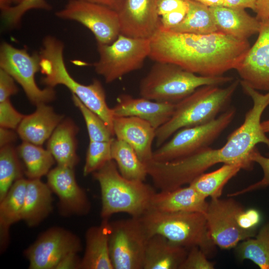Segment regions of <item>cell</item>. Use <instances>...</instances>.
Here are the masks:
<instances>
[{"label": "cell", "mask_w": 269, "mask_h": 269, "mask_svg": "<svg viewBox=\"0 0 269 269\" xmlns=\"http://www.w3.org/2000/svg\"><path fill=\"white\" fill-rule=\"evenodd\" d=\"M255 12L259 21L269 18V0H256Z\"/></svg>", "instance_id": "obj_43"}, {"label": "cell", "mask_w": 269, "mask_h": 269, "mask_svg": "<svg viewBox=\"0 0 269 269\" xmlns=\"http://www.w3.org/2000/svg\"><path fill=\"white\" fill-rule=\"evenodd\" d=\"M78 128L69 120L62 121L49 137L47 149L58 165L74 168L79 162L76 153Z\"/></svg>", "instance_id": "obj_25"}, {"label": "cell", "mask_w": 269, "mask_h": 269, "mask_svg": "<svg viewBox=\"0 0 269 269\" xmlns=\"http://www.w3.org/2000/svg\"><path fill=\"white\" fill-rule=\"evenodd\" d=\"M46 175L47 184L59 198L61 214L85 215L90 211V202L76 181L74 168L57 165Z\"/></svg>", "instance_id": "obj_15"}, {"label": "cell", "mask_w": 269, "mask_h": 269, "mask_svg": "<svg viewBox=\"0 0 269 269\" xmlns=\"http://www.w3.org/2000/svg\"><path fill=\"white\" fill-rule=\"evenodd\" d=\"M61 19L76 21L88 28L97 43L109 44L121 34L118 12L108 6L82 0H69L55 13Z\"/></svg>", "instance_id": "obj_12"}, {"label": "cell", "mask_w": 269, "mask_h": 269, "mask_svg": "<svg viewBox=\"0 0 269 269\" xmlns=\"http://www.w3.org/2000/svg\"><path fill=\"white\" fill-rule=\"evenodd\" d=\"M150 237L139 218L110 222L109 251L114 269H143Z\"/></svg>", "instance_id": "obj_9"}, {"label": "cell", "mask_w": 269, "mask_h": 269, "mask_svg": "<svg viewBox=\"0 0 269 269\" xmlns=\"http://www.w3.org/2000/svg\"><path fill=\"white\" fill-rule=\"evenodd\" d=\"M261 126L265 133H269V120L261 122Z\"/></svg>", "instance_id": "obj_49"}, {"label": "cell", "mask_w": 269, "mask_h": 269, "mask_svg": "<svg viewBox=\"0 0 269 269\" xmlns=\"http://www.w3.org/2000/svg\"><path fill=\"white\" fill-rule=\"evenodd\" d=\"M16 138V134L11 130L0 127V147L11 145Z\"/></svg>", "instance_id": "obj_45"}, {"label": "cell", "mask_w": 269, "mask_h": 269, "mask_svg": "<svg viewBox=\"0 0 269 269\" xmlns=\"http://www.w3.org/2000/svg\"><path fill=\"white\" fill-rule=\"evenodd\" d=\"M98 60L95 72L107 83L141 68L150 52V39L134 38L120 34L109 44L97 43Z\"/></svg>", "instance_id": "obj_7"}, {"label": "cell", "mask_w": 269, "mask_h": 269, "mask_svg": "<svg viewBox=\"0 0 269 269\" xmlns=\"http://www.w3.org/2000/svg\"><path fill=\"white\" fill-rule=\"evenodd\" d=\"M77 253H72L67 255L58 264L56 269H79L81 259H79Z\"/></svg>", "instance_id": "obj_42"}, {"label": "cell", "mask_w": 269, "mask_h": 269, "mask_svg": "<svg viewBox=\"0 0 269 269\" xmlns=\"http://www.w3.org/2000/svg\"><path fill=\"white\" fill-rule=\"evenodd\" d=\"M52 190L40 179H28L21 220L38 225L52 210Z\"/></svg>", "instance_id": "obj_24"}, {"label": "cell", "mask_w": 269, "mask_h": 269, "mask_svg": "<svg viewBox=\"0 0 269 269\" xmlns=\"http://www.w3.org/2000/svg\"><path fill=\"white\" fill-rule=\"evenodd\" d=\"M158 0H124L118 13L120 32L124 35L150 39L160 25Z\"/></svg>", "instance_id": "obj_14"}, {"label": "cell", "mask_w": 269, "mask_h": 269, "mask_svg": "<svg viewBox=\"0 0 269 269\" xmlns=\"http://www.w3.org/2000/svg\"><path fill=\"white\" fill-rule=\"evenodd\" d=\"M259 36L237 68L242 80L256 90L269 91V18L260 21Z\"/></svg>", "instance_id": "obj_16"}, {"label": "cell", "mask_w": 269, "mask_h": 269, "mask_svg": "<svg viewBox=\"0 0 269 269\" xmlns=\"http://www.w3.org/2000/svg\"><path fill=\"white\" fill-rule=\"evenodd\" d=\"M175 104L155 101L141 97L123 94L112 108L114 117H135L148 122L155 130L166 123L172 116Z\"/></svg>", "instance_id": "obj_18"}, {"label": "cell", "mask_w": 269, "mask_h": 269, "mask_svg": "<svg viewBox=\"0 0 269 269\" xmlns=\"http://www.w3.org/2000/svg\"><path fill=\"white\" fill-rule=\"evenodd\" d=\"M206 199L188 185L155 192L149 209L164 212H199L205 214L208 204Z\"/></svg>", "instance_id": "obj_19"}, {"label": "cell", "mask_w": 269, "mask_h": 269, "mask_svg": "<svg viewBox=\"0 0 269 269\" xmlns=\"http://www.w3.org/2000/svg\"><path fill=\"white\" fill-rule=\"evenodd\" d=\"M149 58L170 63L203 76H219L237 69L250 48L242 40L224 33H182L166 30L160 25L150 38Z\"/></svg>", "instance_id": "obj_1"}, {"label": "cell", "mask_w": 269, "mask_h": 269, "mask_svg": "<svg viewBox=\"0 0 269 269\" xmlns=\"http://www.w3.org/2000/svg\"><path fill=\"white\" fill-rule=\"evenodd\" d=\"M188 5V0H158V12L159 16Z\"/></svg>", "instance_id": "obj_41"}, {"label": "cell", "mask_w": 269, "mask_h": 269, "mask_svg": "<svg viewBox=\"0 0 269 269\" xmlns=\"http://www.w3.org/2000/svg\"><path fill=\"white\" fill-rule=\"evenodd\" d=\"M188 9L187 7L164 14L160 17V26L170 30L179 24L185 18Z\"/></svg>", "instance_id": "obj_40"}, {"label": "cell", "mask_w": 269, "mask_h": 269, "mask_svg": "<svg viewBox=\"0 0 269 269\" xmlns=\"http://www.w3.org/2000/svg\"><path fill=\"white\" fill-rule=\"evenodd\" d=\"M39 53L29 54L6 42L0 47V67L8 73L22 88L31 103L37 106L46 104L55 98L54 88L41 89L36 83L35 76L40 70Z\"/></svg>", "instance_id": "obj_10"}, {"label": "cell", "mask_w": 269, "mask_h": 269, "mask_svg": "<svg viewBox=\"0 0 269 269\" xmlns=\"http://www.w3.org/2000/svg\"><path fill=\"white\" fill-rule=\"evenodd\" d=\"M110 222L90 227L85 235L86 247L80 269H114L109 251Z\"/></svg>", "instance_id": "obj_22"}, {"label": "cell", "mask_w": 269, "mask_h": 269, "mask_svg": "<svg viewBox=\"0 0 269 269\" xmlns=\"http://www.w3.org/2000/svg\"><path fill=\"white\" fill-rule=\"evenodd\" d=\"M33 9L49 10L51 6L45 0H24L17 5L1 10L2 21L4 26L9 28L16 27L24 14Z\"/></svg>", "instance_id": "obj_35"}, {"label": "cell", "mask_w": 269, "mask_h": 269, "mask_svg": "<svg viewBox=\"0 0 269 269\" xmlns=\"http://www.w3.org/2000/svg\"><path fill=\"white\" fill-rule=\"evenodd\" d=\"M160 235L151 236L145 251L143 269H179L188 252Z\"/></svg>", "instance_id": "obj_23"}, {"label": "cell", "mask_w": 269, "mask_h": 269, "mask_svg": "<svg viewBox=\"0 0 269 269\" xmlns=\"http://www.w3.org/2000/svg\"><path fill=\"white\" fill-rule=\"evenodd\" d=\"M14 81L8 73L0 69V102L9 99L11 96L18 92Z\"/></svg>", "instance_id": "obj_39"}, {"label": "cell", "mask_w": 269, "mask_h": 269, "mask_svg": "<svg viewBox=\"0 0 269 269\" xmlns=\"http://www.w3.org/2000/svg\"><path fill=\"white\" fill-rule=\"evenodd\" d=\"M23 172L17 151L11 145L0 147V201L4 198L13 184L23 178Z\"/></svg>", "instance_id": "obj_32"}, {"label": "cell", "mask_w": 269, "mask_h": 269, "mask_svg": "<svg viewBox=\"0 0 269 269\" xmlns=\"http://www.w3.org/2000/svg\"><path fill=\"white\" fill-rule=\"evenodd\" d=\"M72 98L74 104L79 109L84 118L90 141L111 140L114 134L105 122L84 105L76 96L72 94Z\"/></svg>", "instance_id": "obj_33"}, {"label": "cell", "mask_w": 269, "mask_h": 269, "mask_svg": "<svg viewBox=\"0 0 269 269\" xmlns=\"http://www.w3.org/2000/svg\"><path fill=\"white\" fill-rule=\"evenodd\" d=\"M217 31L237 39L246 40L258 33L261 22L244 9L220 6L210 7Z\"/></svg>", "instance_id": "obj_21"}, {"label": "cell", "mask_w": 269, "mask_h": 269, "mask_svg": "<svg viewBox=\"0 0 269 269\" xmlns=\"http://www.w3.org/2000/svg\"><path fill=\"white\" fill-rule=\"evenodd\" d=\"M16 151L24 164V172L28 179H40L47 175L55 161L48 149L31 143L23 141Z\"/></svg>", "instance_id": "obj_31"}, {"label": "cell", "mask_w": 269, "mask_h": 269, "mask_svg": "<svg viewBox=\"0 0 269 269\" xmlns=\"http://www.w3.org/2000/svg\"><path fill=\"white\" fill-rule=\"evenodd\" d=\"M24 0H0V8L1 10L8 7L17 5L22 2Z\"/></svg>", "instance_id": "obj_48"}, {"label": "cell", "mask_w": 269, "mask_h": 269, "mask_svg": "<svg viewBox=\"0 0 269 269\" xmlns=\"http://www.w3.org/2000/svg\"><path fill=\"white\" fill-rule=\"evenodd\" d=\"M239 83L236 80L223 88L215 85L203 86L175 104L170 119L156 130V146L182 128L206 124L216 118L230 102Z\"/></svg>", "instance_id": "obj_3"}, {"label": "cell", "mask_w": 269, "mask_h": 269, "mask_svg": "<svg viewBox=\"0 0 269 269\" xmlns=\"http://www.w3.org/2000/svg\"><path fill=\"white\" fill-rule=\"evenodd\" d=\"M198 2L209 7L226 6L224 0H192Z\"/></svg>", "instance_id": "obj_47"}, {"label": "cell", "mask_w": 269, "mask_h": 269, "mask_svg": "<svg viewBox=\"0 0 269 269\" xmlns=\"http://www.w3.org/2000/svg\"><path fill=\"white\" fill-rule=\"evenodd\" d=\"M235 253L240 261L250 260L261 269H269V221L260 228L255 237L239 243Z\"/></svg>", "instance_id": "obj_29"}, {"label": "cell", "mask_w": 269, "mask_h": 269, "mask_svg": "<svg viewBox=\"0 0 269 269\" xmlns=\"http://www.w3.org/2000/svg\"><path fill=\"white\" fill-rule=\"evenodd\" d=\"M250 158L253 162H256L259 164L262 168L264 173L263 178L258 182L252 184L241 190L228 194L229 197L241 195L269 186V157L262 155L258 149L255 147L250 153Z\"/></svg>", "instance_id": "obj_36"}, {"label": "cell", "mask_w": 269, "mask_h": 269, "mask_svg": "<svg viewBox=\"0 0 269 269\" xmlns=\"http://www.w3.org/2000/svg\"><path fill=\"white\" fill-rule=\"evenodd\" d=\"M27 183V179L23 178L16 180L0 201V240L2 250L8 244L10 226L21 220Z\"/></svg>", "instance_id": "obj_26"}, {"label": "cell", "mask_w": 269, "mask_h": 269, "mask_svg": "<svg viewBox=\"0 0 269 269\" xmlns=\"http://www.w3.org/2000/svg\"><path fill=\"white\" fill-rule=\"evenodd\" d=\"M113 132L128 143L145 165L153 160L152 144L156 130L147 121L135 117H115Z\"/></svg>", "instance_id": "obj_17"}, {"label": "cell", "mask_w": 269, "mask_h": 269, "mask_svg": "<svg viewBox=\"0 0 269 269\" xmlns=\"http://www.w3.org/2000/svg\"><path fill=\"white\" fill-rule=\"evenodd\" d=\"M112 140L108 141H90L83 168L84 176L92 174L112 160Z\"/></svg>", "instance_id": "obj_34"}, {"label": "cell", "mask_w": 269, "mask_h": 269, "mask_svg": "<svg viewBox=\"0 0 269 269\" xmlns=\"http://www.w3.org/2000/svg\"><path fill=\"white\" fill-rule=\"evenodd\" d=\"M207 255L199 248L189 249L179 269H213L215 264L208 259Z\"/></svg>", "instance_id": "obj_37"}, {"label": "cell", "mask_w": 269, "mask_h": 269, "mask_svg": "<svg viewBox=\"0 0 269 269\" xmlns=\"http://www.w3.org/2000/svg\"><path fill=\"white\" fill-rule=\"evenodd\" d=\"M36 107L34 112L24 116L16 130L23 141L41 145L49 138L64 116L46 104Z\"/></svg>", "instance_id": "obj_20"}, {"label": "cell", "mask_w": 269, "mask_h": 269, "mask_svg": "<svg viewBox=\"0 0 269 269\" xmlns=\"http://www.w3.org/2000/svg\"><path fill=\"white\" fill-rule=\"evenodd\" d=\"M235 114V109L230 108L207 123L178 130L169 141L153 151V160L170 161L209 147L231 124Z\"/></svg>", "instance_id": "obj_8"}, {"label": "cell", "mask_w": 269, "mask_h": 269, "mask_svg": "<svg viewBox=\"0 0 269 269\" xmlns=\"http://www.w3.org/2000/svg\"><path fill=\"white\" fill-rule=\"evenodd\" d=\"M111 155L112 160L116 162L123 176L130 180L145 181L148 176L146 166L128 143L113 138Z\"/></svg>", "instance_id": "obj_28"}, {"label": "cell", "mask_w": 269, "mask_h": 269, "mask_svg": "<svg viewBox=\"0 0 269 269\" xmlns=\"http://www.w3.org/2000/svg\"><path fill=\"white\" fill-rule=\"evenodd\" d=\"M169 30L197 34L218 32L210 7L192 0H188V9L183 20Z\"/></svg>", "instance_id": "obj_30"}, {"label": "cell", "mask_w": 269, "mask_h": 269, "mask_svg": "<svg viewBox=\"0 0 269 269\" xmlns=\"http://www.w3.org/2000/svg\"><path fill=\"white\" fill-rule=\"evenodd\" d=\"M92 174L101 189L102 220H109L118 213L139 218L149 208L156 192L154 189L144 181L130 180L123 176L113 160Z\"/></svg>", "instance_id": "obj_4"}, {"label": "cell", "mask_w": 269, "mask_h": 269, "mask_svg": "<svg viewBox=\"0 0 269 269\" xmlns=\"http://www.w3.org/2000/svg\"><path fill=\"white\" fill-rule=\"evenodd\" d=\"M226 6L230 7L245 9L251 8L255 11L256 0H224Z\"/></svg>", "instance_id": "obj_44"}, {"label": "cell", "mask_w": 269, "mask_h": 269, "mask_svg": "<svg viewBox=\"0 0 269 269\" xmlns=\"http://www.w3.org/2000/svg\"><path fill=\"white\" fill-rule=\"evenodd\" d=\"M108 6L117 11L120 8L124 0H82Z\"/></svg>", "instance_id": "obj_46"}, {"label": "cell", "mask_w": 269, "mask_h": 269, "mask_svg": "<svg viewBox=\"0 0 269 269\" xmlns=\"http://www.w3.org/2000/svg\"><path fill=\"white\" fill-rule=\"evenodd\" d=\"M242 169L247 170L243 163H224L213 171L201 174L188 185L206 198H220L225 185Z\"/></svg>", "instance_id": "obj_27"}, {"label": "cell", "mask_w": 269, "mask_h": 269, "mask_svg": "<svg viewBox=\"0 0 269 269\" xmlns=\"http://www.w3.org/2000/svg\"><path fill=\"white\" fill-rule=\"evenodd\" d=\"M63 51L64 44L57 38L48 35L43 39L39 53L40 71L44 75L42 83L53 88L58 85L66 87L84 105L98 115L114 134V115L112 108L107 105L102 84L97 79L88 85L76 81L66 68Z\"/></svg>", "instance_id": "obj_2"}, {"label": "cell", "mask_w": 269, "mask_h": 269, "mask_svg": "<svg viewBox=\"0 0 269 269\" xmlns=\"http://www.w3.org/2000/svg\"><path fill=\"white\" fill-rule=\"evenodd\" d=\"M24 116L14 109L9 99L0 102V127L17 129Z\"/></svg>", "instance_id": "obj_38"}, {"label": "cell", "mask_w": 269, "mask_h": 269, "mask_svg": "<svg viewBox=\"0 0 269 269\" xmlns=\"http://www.w3.org/2000/svg\"><path fill=\"white\" fill-rule=\"evenodd\" d=\"M233 80L229 76H200L174 64L155 62L141 80L139 91L141 97L176 104L201 86H219Z\"/></svg>", "instance_id": "obj_5"}, {"label": "cell", "mask_w": 269, "mask_h": 269, "mask_svg": "<svg viewBox=\"0 0 269 269\" xmlns=\"http://www.w3.org/2000/svg\"><path fill=\"white\" fill-rule=\"evenodd\" d=\"M244 208L232 198L211 199L205 213L213 242L221 249L235 248L241 242L257 234L244 230L240 225Z\"/></svg>", "instance_id": "obj_11"}, {"label": "cell", "mask_w": 269, "mask_h": 269, "mask_svg": "<svg viewBox=\"0 0 269 269\" xmlns=\"http://www.w3.org/2000/svg\"><path fill=\"white\" fill-rule=\"evenodd\" d=\"M139 218L150 236L160 235L187 249L197 247L208 257L216 251L203 213L164 212L149 209Z\"/></svg>", "instance_id": "obj_6"}, {"label": "cell", "mask_w": 269, "mask_h": 269, "mask_svg": "<svg viewBox=\"0 0 269 269\" xmlns=\"http://www.w3.org/2000/svg\"><path fill=\"white\" fill-rule=\"evenodd\" d=\"M81 244L77 236L59 227L43 232L25 251L30 269H56L67 255L78 253Z\"/></svg>", "instance_id": "obj_13"}]
</instances>
